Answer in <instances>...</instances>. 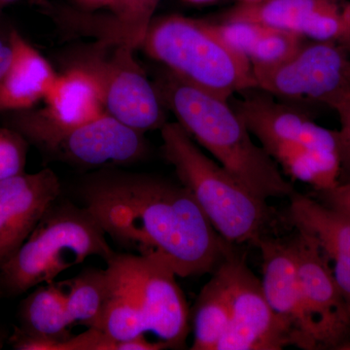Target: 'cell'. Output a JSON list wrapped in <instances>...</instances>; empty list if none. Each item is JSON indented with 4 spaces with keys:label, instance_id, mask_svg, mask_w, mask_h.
<instances>
[{
    "label": "cell",
    "instance_id": "cell-1",
    "mask_svg": "<svg viewBox=\"0 0 350 350\" xmlns=\"http://www.w3.org/2000/svg\"><path fill=\"white\" fill-rule=\"evenodd\" d=\"M77 199L113 243L162 260L180 278L213 273L234 246L180 182L158 175L101 169L83 179Z\"/></svg>",
    "mask_w": 350,
    "mask_h": 350
},
{
    "label": "cell",
    "instance_id": "cell-2",
    "mask_svg": "<svg viewBox=\"0 0 350 350\" xmlns=\"http://www.w3.org/2000/svg\"><path fill=\"white\" fill-rule=\"evenodd\" d=\"M155 86L177 123L251 193L268 200L296 192L278 163L255 144L230 100L182 81L169 71Z\"/></svg>",
    "mask_w": 350,
    "mask_h": 350
},
{
    "label": "cell",
    "instance_id": "cell-3",
    "mask_svg": "<svg viewBox=\"0 0 350 350\" xmlns=\"http://www.w3.org/2000/svg\"><path fill=\"white\" fill-rule=\"evenodd\" d=\"M163 156L214 229L228 243L256 244L273 222V211L199 145L177 122L161 128Z\"/></svg>",
    "mask_w": 350,
    "mask_h": 350
},
{
    "label": "cell",
    "instance_id": "cell-4",
    "mask_svg": "<svg viewBox=\"0 0 350 350\" xmlns=\"http://www.w3.org/2000/svg\"><path fill=\"white\" fill-rule=\"evenodd\" d=\"M142 49L182 81L230 98L256 89L250 59L215 23L172 14L154 19Z\"/></svg>",
    "mask_w": 350,
    "mask_h": 350
},
{
    "label": "cell",
    "instance_id": "cell-5",
    "mask_svg": "<svg viewBox=\"0 0 350 350\" xmlns=\"http://www.w3.org/2000/svg\"><path fill=\"white\" fill-rule=\"evenodd\" d=\"M57 199L17 252L0 268V298H14L89 257L115 255L107 237L84 206Z\"/></svg>",
    "mask_w": 350,
    "mask_h": 350
},
{
    "label": "cell",
    "instance_id": "cell-6",
    "mask_svg": "<svg viewBox=\"0 0 350 350\" xmlns=\"http://www.w3.org/2000/svg\"><path fill=\"white\" fill-rule=\"evenodd\" d=\"M9 128L53 161L81 169L130 165L144 159L148 150L144 133L108 113L82 125L64 128L31 108L13 113Z\"/></svg>",
    "mask_w": 350,
    "mask_h": 350
},
{
    "label": "cell",
    "instance_id": "cell-7",
    "mask_svg": "<svg viewBox=\"0 0 350 350\" xmlns=\"http://www.w3.org/2000/svg\"><path fill=\"white\" fill-rule=\"evenodd\" d=\"M232 105L264 150L296 180L308 174L319 154H338L337 131L317 125L303 111L273 100L271 94H250Z\"/></svg>",
    "mask_w": 350,
    "mask_h": 350
},
{
    "label": "cell",
    "instance_id": "cell-8",
    "mask_svg": "<svg viewBox=\"0 0 350 350\" xmlns=\"http://www.w3.org/2000/svg\"><path fill=\"white\" fill-rule=\"evenodd\" d=\"M135 51L124 44L100 41L77 66L96 78L108 114L140 133L161 130L167 123V108L135 59Z\"/></svg>",
    "mask_w": 350,
    "mask_h": 350
},
{
    "label": "cell",
    "instance_id": "cell-9",
    "mask_svg": "<svg viewBox=\"0 0 350 350\" xmlns=\"http://www.w3.org/2000/svg\"><path fill=\"white\" fill-rule=\"evenodd\" d=\"M117 271L146 326L167 349H181L189 333V310L176 273L155 257L115 253L107 262Z\"/></svg>",
    "mask_w": 350,
    "mask_h": 350
},
{
    "label": "cell",
    "instance_id": "cell-10",
    "mask_svg": "<svg viewBox=\"0 0 350 350\" xmlns=\"http://www.w3.org/2000/svg\"><path fill=\"white\" fill-rule=\"evenodd\" d=\"M252 68L256 89L285 100L326 105L350 86V51L335 41L306 39L284 61Z\"/></svg>",
    "mask_w": 350,
    "mask_h": 350
},
{
    "label": "cell",
    "instance_id": "cell-11",
    "mask_svg": "<svg viewBox=\"0 0 350 350\" xmlns=\"http://www.w3.org/2000/svg\"><path fill=\"white\" fill-rule=\"evenodd\" d=\"M229 294V328L216 350H280L293 345L291 333L267 300L262 282L232 246L216 268Z\"/></svg>",
    "mask_w": 350,
    "mask_h": 350
},
{
    "label": "cell",
    "instance_id": "cell-12",
    "mask_svg": "<svg viewBox=\"0 0 350 350\" xmlns=\"http://www.w3.org/2000/svg\"><path fill=\"white\" fill-rule=\"evenodd\" d=\"M289 241L304 299L319 329L322 349L345 347L350 332V310L330 262L317 241L305 232L296 230Z\"/></svg>",
    "mask_w": 350,
    "mask_h": 350
},
{
    "label": "cell",
    "instance_id": "cell-13",
    "mask_svg": "<svg viewBox=\"0 0 350 350\" xmlns=\"http://www.w3.org/2000/svg\"><path fill=\"white\" fill-rule=\"evenodd\" d=\"M255 245L262 257V286L269 306L291 333L294 347L322 349L319 329L306 308L289 239L262 237Z\"/></svg>",
    "mask_w": 350,
    "mask_h": 350
},
{
    "label": "cell",
    "instance_id": "cell-14",
    "mask_svg": "<svg viewBox=\"0 0 350 350\" xmlns=\"http://www.w3.org/2000/svg\"><path fill=\"white\" fill-rule=\"evenodd\" d=\"M61 192V182L50 169L0 181V268L29 238Z\"/></svg>",
    "mask_w": 350,
    "mask_h": 350
},
{
    "label": "cell",
    "instance_id": "cell-15",
    "mask_svg": "<svg viewBox=\"0 0 350 350\" xmlns=\"http://www.w3.org/2000/svg\"><path fill=\"white\" fill-rule=\"evenodd\" d=\"M288 221L297 231L312 237L330 262L350 310V220L310 196L295 192L288 198Z\"/></svg>",
    "mask_w": 350,
    "mask_h": 350
},
{
    "label": "cell",
    "instance_id": "cell-16",
    "mask_svg": "<svg viewBox=\"0 0 350 350\" xmlns=\"http://www.w3.org/2000/svg\"><path fill=\"white\" fill-rule=\"evenodd\" d=\"M64 287V283H44L22 301L21 326L10 338L14 349L56 350L72 336Z\"/></svg>",
    "mask_w": 350,
    "mask_h": 350
},
{
    "label": "cell",
    "instance_id": "cell-17",
    "mask_svg": "<svg viewBox=\"0 0 350 350\" xmlns=\"http://www.w3.org/2000/svg\"><path fill=\"white\" fill-rule=\"evenodd\" d=\"M9 43L12 57L0 80V112L31 109L44 100L57 75L19 32H11Z\"/></svg>",
    "mask_w": 350,
    "mask_h": 350
},
{
    "label": "cell",
    "instance_id": "cell-18",
    "mask_svg": "<svg viewBox=\"0 0 350 350\" xmlns=\"http://www.w3.org/2000/svg\"><path fill=\"white\" fill-rule=\"evenodd\" d=\"M44 101L46 107L40 112L64 128L82 125L107 113L98 81L79 66L57 75Z\"/></svg>",
    "mask_w": 350,
    "mask_h": 350
},
{
    "label": "cell",
    "instance_id": "cell-19",
    "mask_svg": "<svg viewBox=\"0 0 350 350\" xmlns=\"http://www.w3.org/2000/svg\"><path fill=\"white\" fill-rule=\"evenodd\" d=\"M217 25L224 38L245 55L252 66L280 63L306 40L294 32L255 23H220Z\"/></svg>",
    "mask_w": 350,
    "mask_h": 350
},
{
    "label": "cell",
    "instance_id": "cell-20",
    "mask_svg": "<svg viewBox=\"0 0 350 350\" xmlns=\"http://www.w3.org/2000/svg\"><path fill=\"white\" fill-rule=\"evenodd\" d=\"M64 283L68 287L66 306L73 325L100 330L113 294V276L109 268H87Z\"/></svg>",
    "mask_w": 350,
    "mask_h": 350
},
{
    "label": "cell",
    "instance_id": "cell-21",
    "mask_svg": "<svg viewBox=\"0 0 350 350\" xmlns=\"http://www.w3.org/2000/svg\"><path fill=\"white\" fill-rule=\"evenodd\" d=\"M231 319L229 294L217 269L204 285L194 306L192 325L193 350H216L229 328Z\"/></svg>",
    "mask_w": 350,
    "mask_h": 350
},
{
    "label": "cell",
    "instance_id": "cell-22",
    "mask_svg": "<svg viewBox=\"0 0 350 350\" xmlns=\"http://www.w3.org/2000/svg\"><path fill=\"white\" fill-rule=\"evenodd\" d=\"M161 0H113L105 34L100 41L124 44L133 49L142 48L145 36L153 22Z\"/></svg>",
    "mask_w": 350,
    "mask_h": 350
},
{
    "label": "cell",
    "instance_id": "cell-23",
    "mask_svg": "<svg viewBox=\"0 0 350 350\" xmlns=\"http://www.w3.org/2000/svg\"><path fill=\"white\" fill-rule=\"evenodd\" d=\"M107 267L113 276V294L100 330L118 342L144 337L146 326L133 296L111 265Z\"/></svg>",
    "mask_w": 350,
    "mask_h": 350
},
{
    "label": "cell",
    "instance_id": "cell-24",
    "mask_svg": "<svg viewBox=\"0 0 350 350\" xmlns=\"http://www.w3.org/2000/svg\"><path fill=\"white\" fill-rule=\"evenodd\" d=\"M29 144L17 131L0 128V181L24 174Z\"/></svg>",
    "mask_w": 350,
    "mask_h": 350
},
{
    "label": "cell",
    "instance_id": "cell-25",
    "mask_svg": "<svg viewBox=\"0 0 350 350\" xmlns=\"http://www.w3.org/2000/svg\"><path fill=\"white\" fill-rule=\"evenodd\" d=\"M326 105L338 113L340 122V131H337L340 181L350 180V86L331 98Z\"/></svg>",
    "mask_w": 350,
    "mask_h": 350
},
{
    "label": "cell",
    "instance_id": "cell-26",
    "mask_svg": "<svg viewBox=\"0 0 350 350\" xmlns=\"http://www.w3.org/2000/svg\"><path fill=\"white\" fill-rule=\"evenodd\" d=\"M312 197L350 220V180L340 181L327 190L315 191Z\"/></svg>",
    "mask_w": 350,
    "mask_h": 350
},
{
    "label": "cell",
    "instance_id": "cell-27",
    "mask_svg": "<svg viewBox=\"0 0 350 350\" xmlns=\"http://www.w3.org/2000/svg\"><path fill=\"white\" fill-rule=\"evenodd\" d=\"M340 20L342 27L337 43L350 51V1L342 2Z\"/></svg>",
    "mask_w": 350,
    "mask_h": 350
},
{
    "label": "cell",
    "instance_id": "cell-28",
    "mask_svg": "<svg viewBox=\"0 0 350 350\" xmlns=\"http://www.w3.org/2000/svg\"><path fill=\"white\" fill-rule=\"evenodd\" d=\"M11 57H12V49H11L9 40L7 42H4L0 38V80L3 77L4 73H5L7 68H8Z\"/></svg>",
    "mask_w": 350,
    "mask_h": 350
},
{
    "label": "cell",
    "instance_id": "cell-29",
    "mask_svg": "<svg viewBox=\"0 0 350 350\" xmlns=\"http://www.w3.org/2000/svg\"><path fill=\"white\" fill-rule=\"evenodd\" d=\"M83 6L90 9L108 8L113 0H77Z\"/></svg>",
    "mask_w": 350,
    "mask_h": 350
},
{
    "label": "cell",
    "instance_id": "cell-30",
    "mask_svg": "<svg viewBox=\"0 0 350 350\" xmlns=\"http://www.w3.org/2000/svg\"><path fill=\"white\" fill-rule=\"evenodd\" d=\"M184 1L192 4H204L209 3V2L215 1V0H184Z\"/></svg>",
    "mask_w": 350,
    "mask_h": 350
},
{
    "label": "cell",
    "instance_id": "cell-31",
    "mask_svg": "<svg viewBox=\"0 0 350 350\" xmlns=\"http://www.w3.org/2000/svg\"><path fill=\"white\" fill-rule=\"evenodd\" d=\"M241 3H254V2L261 1V0H241Z\"/></svg>",
    "mask_w": 350,
    "mask_h": 350
},
{
    "label": "cell",
    "instance_id": "cell-32",
    "mask_svg": "<svg viewBox=\"0 0 350 350\" xmlns=\"http://www.w3.org/2000/svg\"><path fill=\"white\" fill-rule=\"evenodd\" d=\"M2 345H2L1 338H0V349H2Z\"/></svg>",
    "mask_w": 350,
    "mask_h": 350
},
{
    "label": "cell",
    "instance_id": "cell-33",
    "mask_svg": "<svg viewBox=\"0 0 350 350\" xmlns=\"http://www.w3.org/2000/svg\"><path fill=\"white\" fill-rule=\"evenodd\" d=\"M2 1H9V0H2Z\"/></svg>",
    "mask_w": 350,
    "mask_h": 350
}]
</instances>
